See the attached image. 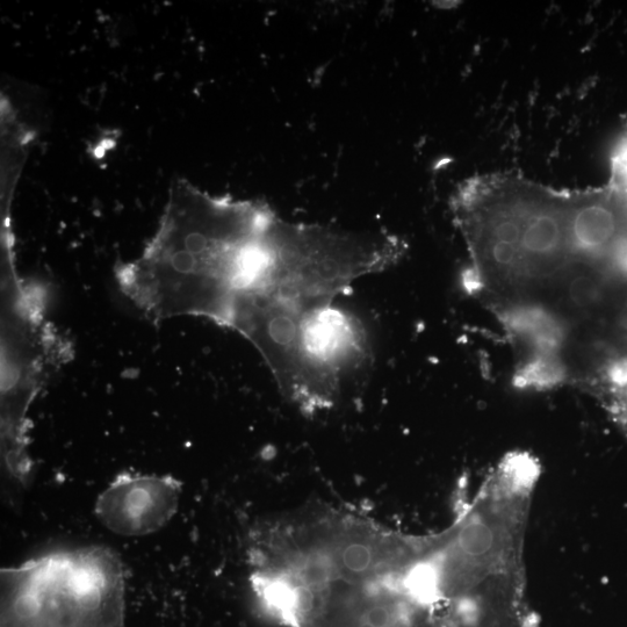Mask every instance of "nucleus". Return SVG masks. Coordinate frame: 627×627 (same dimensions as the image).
I'll list each match as a JSON object with an SVG mask.
<instances>
[{
    "instance_id": "nucleus-3",
    "label": "nucleus",
    "mask_w": 627,
    "mask_h": 627,
    "mask_svg": "<svg viewBox=\"0 0 627 627\" xmlns=\"http://www.w3.org/2000/svg\"><path fill=\"white\" fill-rule=\"evenodd\" d=\"M399 237L348 232L275 216L266 234L263 268L247 290L302 309L333 306L363 276L384 271L405 254Z\"/></svg>"
},
{
    "instance_id": "nucleus-4",
    "label": "nucleus",
    "mask_w": 627,
    "mask_h": 627,
    "mask_svg": "<svg viewBox=\"0 0 627 627\" xmlns=\"http://www.w3.org/2000/svg\"><path fill=\"white\" fill-rule=\"evenodd\" d=\"M6 627H121L124 574L102 549L57 553L7 569Z\"/></svg>"
},
{
    "instance_id": "nucleus-9",
    "label": "nucleus",
    "mask_w": 627,
    "mask_h": 627,
    "mask_svg": "<svg viewBox=\"0 0 627 627\" xmlns=\"http://www.w3.org/2000/svg\"><path fill=\"white\" fill-rule=\"evenodd\" d=\"M614 323L618 331L627 335V300L617 309Z\"/></svg>"
},
{
    "instance_id": "nucleus-7",
    "label": "nucleus",
    "mask_w": 627,
    "mask_h": 627,
    "mask_svg": "<svg viewBox=\"0 0 627 627\" xmlns=\"http://www.w3.org/2000/svg\"><path fill=\"white\" fill-rule=\"evenodd\" d=\"M571 381V372L565 357L559 355H535L520 360L516 367L513 384L520 389L549 391Z\"/></svg>"
},
{
    "instance_id": "nucleus-6",
    "label": "nucleus",
    "mask_w": 627,
    "mask_h": 627,
    "mask_svg": "<svg viewBox=\"0 0 627 627\" xmlns=\"http://www.w3.org/2000/svg\"><path fill=\"white\" fill-rule=\"evenodd\" d=\"M520 351V360L535 355L566 356L572 328L564 317L539 302L523 301L493 311Z\"/></svg>"
},
{
    "instance_id": "nucleus-8",
    "label": "nucleus",
    "mask_w": 627,
    "mask_h": 627,
    "mask_svg": "<svg viewBox=\"0 0 627 627\" xmlns=\"http://www.w3.org/2000/svg\"><path fill=\"white\" fill-rule=\"evenodd\" d=\"M602 383L608 387L610 394H616L627 389V358H617L604 367Z\"/></svg>"
},
{
    "instance_id": "nucleus-1",
    "label": "nucleus",
    "mask_w": 627,
    "mask_h": 627,
    "mask_svg": "<svg viewBox=\"0 0 627 627\" xmlns=\"http://www.w3.org/2000/svg\"><path fill=\"white\" fill-rule=\"evenodd\" d=\"M275 216L259 201L183 187L153 243L119 273L122 290L155 319L196 315L229 326L237 298L262 270Z\"/></svg>"
},
{
    "instance_id": "nucleus-5",
    "label": "nucleus",
    "mask_w": 627,
    "mask_h": 627,
    "mask_svg": "<svg viewBox=\"0 0 627 627\" xmlns=\"http://www.w3.org/2000/svg\"><path fill=\"white\" fill-rule=\"evenodd\" d=\"M180 485L171 477L120 474L96 503L105 528L122 537H142L164 528L177 513Z\"/></svg>"
},
{
    "instance_id": "nucleus-2",
    "label": "nucleus",
    "mask_w": 627,
    "mask_h": 627,
    "mask_svg": "<svg viewBox=\"0 0 627 627\" xmlns=\"http://www.w3.org/2000/svg\"><path fill=\"white\" fill-rule=\"evenodd\" d=\"M232 328L261 352L281 393L305 414L333 407L345 374L367 356L362 323L334 305L300 311L248 295Z\"/></svg>"
}]
</instances>
